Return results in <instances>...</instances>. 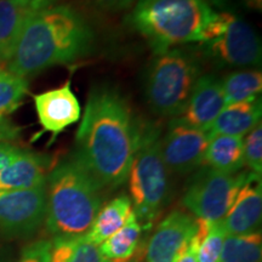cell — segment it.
Wrapping results in <instances>:
<instances>
[{
    "mask_svg": "<svg viewBox=\"0 0 262 262\" xmlns=\"http://www.w3.org/2000/svg\"><path fill=\"white\" fill-rule=\"evenodd\" d=\"M52 0H0V66L4 67L24 29L35 12L50 6ZM5 68V67H4Z\"/></svg>",
    "mask_w": 262,
    "mask_h": 262,
    "instance_id": "cell-15",
    "label": "cell"
},
{
    "mask_svg": "<svg viewBox=\"0 0 262 262\" xmlns=\"http://www.w3.org/2000/svg\"><path fill=\"white\" fill-rule=\"evenodd\" d=\"M101 8L107 10H123L129 8L134 0H94Z\"/></svg>",
    "mask_w": 262,
    "mask_h": 262,
    "instance_id": "cell-30",
    "label": "cell"
},
{
    "mask_svg": "<svg viewBox=\"0 0 262 262\" xmlns=\"http://www.w3.org/2000/svg\"><path fill=\"white\" fill-rule=\"evenodd\" d=\"M262 217L261 176L249 172L247 181L239 189L233 204L221 221L227 235L257 232Z\"/></svg>",
    "mask_w": 262,
    "mask_h": 262,
    "instance_id": "cell-13",
    "label": "cell"
},
{
    "mask_svg": "<svg viewBox=\"0 0 262 262\" xmlns=\"http://www.w3.org/2000/svg\"><path fill=\"white\" fill-rule=\"evenodd\" d=\"M216 14L205 0H137L130 19L159 54L176 45L202 42Z\"/></svg>",
    "mask_w": 262,
    "mask_h": 262,
    "instance_id": "cell-4",
    "label": "cell"
},
{
    "mask_svg": "<svg viewBox=\"0 0 262 262\" xmlns=\"http://www.w3.org/2000/svg\"><path fill=\"white\" fill-rule=\"evenodd\" d=\"M50 247V241L34 242L24 249L19 262H51Z\"/></svg>",
    "mask_w": 262,
    "mask_h": 262,
    "instance_id": "cell-27",
    "label": "cell"
},
{
    "mask_svg": "<svg viewBox=\"0 0 262 262\" xmlns=\"http://www.w3.org/2000/svg\"><path fill=\"white\" fill-rule=\"evenodd\" d=\"M210 136L198 127L171 120L165 135L160 137V153L170 172L187 175L204 164Z\"/></svg>",
    "mask_w": 262,
    "mask_h": 262,
    "instance_id": "cell-9",
    "label": "cell"
},
{
    "mask_svg": "<svg viewBox=\"0 0 262 262\" xmlns=\"http://www.w3.org/2000/svg\"><path fill=\"white\" fill-rule=\"evenodd\" d=\"M21 134V127L11 123L8 118H0V142H11Z\"/></svg>",
    "mask_w": 262,
    "mask_h": 262,
    "instance_id": "cell-28",
    "label": "cell"
},
{
    "mask_svg": "<svg viewBox=\"0 0 262 262\" xmlns=\"http://www.w3.org/2000/svg\"><path fill=\"white\" fill-rule=\"evenodd\" d=\"M21 149L10 142H0V172L15 158Z\"/></svg>",
    "mask_w": 262,
    "mask_h": 262,
    "instance_id": "cell-29",
    "label": "cell"
},
{
    "mask_svg": "<svg viewBox=\"0 0 262 262\" xmlns=\"http://www.w3.org/2000/svg\"><path fill=\"white\" fill-rule=\"evenodd\" d=\"M51 159L38 153L21 150L0 172V189H32L47 185Z\"/></svg>",
    "mask_w": 262,
    "mask_h": 262,
    "instance_id": "cell-16",
    "label": "cell"
},
{
    "mask_svg": "<svg viewBox=\"0 0 262 262\" xmlns=\"http://www.w3.org/2000/svg\"><path fill=\"white\" fill-rule=\"evenodd\" d=\"M50 247L51 262H112L101 254L98 245L83 235L55 237Z\"/></svg>",
    "mask_w": 262,
    "mask_h": 262,
    "instance_id": "cell-20",
    "label": "cell"
},
{
    "mask_svg": "<svg viewBox=\"0 0 262 262\" xmlns=\"http://www.w3.org/2000/svg\"><path fill=\"white\" fill-rule=\"evenodd\" d=\"M28 93V81L0 66V118L17 110Z\"/></svg>",
    "mask_w": 262,
    "mask_h": 262,
    "instance_id": "cell-25",
    "label": "cell"
},
{
    "mask_svg": "<svg viewBox=\"0 0 262 262\" xmlns=\"http://www.w3.org/2000/svg\"><path fill=\"white\" fill-rule=\"evenodd\" d=\"M244 4L248 9L255 10V11L262 10V0H244Z\"/></svg>",
    "mask_w": 262,
    "mask_h": 262,
    "instance_id": "cell-32",
    "label": "cell"
},
{
    "mask_svg": "<svg viewBox=\"0 0 262 262\" xmlns=\"http://www.w3.org/2000/svg\"><path fill=\"white\" fill-rule=\"evenodd\" d=\"M244 165L251 172L261 176L262 172V125L258 123L253 130L249 131L248 136L243 139Z\"/></svg>",
    "mask_w": 262,
    "mask_h": 262,
    "instance_id": "cell-26",
    "label": "cell"
},
{
    "mask_svg": "<svg viewBox=\"0 0 262 262\" xmlns=\"http://www.w3.org/2000/svg\"><path fill=\"white\" fill-rule=\"evenodd\" d=\"M225 104H233L260 97L262 75L260 71H242L228 74L221 80Z\"/></svg>",
    "mask_w": 262,
    "mask_h": 262,
    "instance_id": "cell-22",
    "label": "cell"
},
{
    "mask_svg": "<svg viewBox=\"0 0 262 262\" xmlns=\"http://www.w3.org/2000/svg\"><path fill=\"white\" fill-rule=\"evenodd\" d=\"M225 106L221 80L215 75H201L179 119L188 125L208 131Z\"/></svg>",
    "mask_w": 262,
    "mask_h": 262,
    "instance_id": "cell-14",
    "label": "cell"
},
{
    "mask_svg": "<svg viewBox=\"0 0 262 262\" xmlns=\"http://www.w3.org/2000/svg\"><path fill=\"white\" fill-rule=\"evenodd\" d=\"M205 54L222 67L261 64L262 48L256 32L243 18L229 12L216 15L202 42Z\"/></svg>",
    "mask_w": 262,
    "mask_h": 262,
    "instance_id": "cell-7",
    "label": "cell"
},
{
    "mask_svg": "<svg viewBox=\"0 0 262 262\" xmlns=\"http://www.w3.org/2000/svg\"><path fill=\"white\" fill-rule=\"evenodd\" d=\"M142 226L137 220L135 212L130 215L126 224L113 235L98 245L101 254L112 262H127L135 254L139 245Z\"/></svg>",
    "mask_w": 262,
    "mask_h": 262,
    "instance_id": "cell-21",
    "label": "cell"
},
{
    "mask_svg": "<svg viewBox=\"0 0 262 262\" xmlns=\"http://www.w3.org/2000/svg\"><path fill=\"white\" fill-rule=\"evenodd\" d=\"M199 77L201 64L192 52L172 48L156 54L145 77V95L150 110L160 117L179 118Z\"/></svg>",
    "mask_w": 262,
    "mask_h": 262,
    "instance_id": "cell-6",
    "label": "cell"
},
{
    "mask_svg": "<svg viewBox=\"0 0 262 262\" xmlns=\"http://www.w3.org/2000/svg\"><path fill=\"white\" fill-rule=\"evenodd\" d=\"M176 262H198V260H196V243L194 238L191 239L189 245L186 248V250L183 251L182 255Z\"/></svg>",
    "mask_w": 262,
    "mask_h": 262,
    "instance_id": "cell-31",
    "label": "cell"
},
{
    "mask_svg": "<svg viewBox=\"0 0 262 262\" xmlns=\"http://www.w3.org/2000/svg\"><path fill=\"white\" fill-rule=\"evenodd\" d=\"M227 237L221 222H209L196 219V232L194 241L196 243V260L198 262H220L222 247Z\"/></svg>",
    "mask_w": 262,
    "mask_h": 262,
    "instance_id": "cell-24",
    "label": "cell"
},
{
    "mask_svg": "<svg viewBox=\"0 0 262 262\" xmlns=\"http://www.w3.org/2000/svg\"><path fill=\"white\" fill-rule=\"evenodd\" d=\"M195 232V217L181 210L171 211L150 237L146 262H176Z\"/></svg>",
    "mask_w": 262,
    "mask_h": 262,
    "instance_id": "cell-11",
    "label": "cell"
},
{
    "mask_svg": "<svg viewBox=\"0 0 262 262\" xmlns=\"http://www.w3.org/2000/svg\"><path fill=\"white\" fill-rule=\"evenodd\" d=\"M262 238L260 232L227 235L222 247L220 262H261Z\"/></svg>",
    "mask_w": 262,
    "mask_h": 262,
    "instance_id": "cell-23",
    "label": "cell"
},
{
    "mask_svg": "<svg viewBox=\"0 0 262 262\" xmlns=\"http://www.w3.org/2000/svg\"><path fill=\"white\" fill-rule=\"evenodd\" d=\"M131 204L137 220L149 228L171 196L170 171L160 153V131L145 126L129 171Z\"/></svg>",
    "mask_w": 262,
    "mask_h": 262,
    "instance_id": "cell-5",
    "label": "cell"
},
{
    "mask_svg": "<svg viewBox=\"0 0 262 262\" xmlns=\"http://www.w3.org/2000/svg\"><path fill=\"white\" fill-rule=\"evenodd\" d=\"M133 211V204L129 196H117L100 209L90 229L84 234V237L90 243L100 245L126 224Z\"/></svg>",
    "mask_w": 262,
    "mask_h": 262,
    "instance_id": "cell-18",
    "label": "cell"
},
{
    "mask_svg": "<svg viewBox=\"0 0 262 262\" xmlns=\"http://www.w3.org/2000/svg\"><path fill=\"white\" fill-rule=\"evenodd\" d=\"M142 126L117 91L98 86L91 91L75 135L73 157L101 189L126 182Z\"/></svg>",
    "mask_w": 262,
    "mask_h": 262,
    "instance_id": "cell-1",
    "label": "cell"
},
{
    "mask_svg": "<svg viewBox=\"0 0 262 262\" xmlns=\"http://www.w3.org/2000/svg\"><path fill=\"white\" fill-rule=\"evenodd\" d=\"M204 163L209 168L225 173H238L244 166L243 137L212 135L205 152Z\"/></svg>",
    "mask_w": 262,
    "mask_h": 262,
    "instance_id": "cell-19",
    "label": "cell"
},
{
    "mask_svg": "<svg viewBox=\"0 0 262 262\" xmlns=\"http://www.w3.org/2000/svg\"><path fill=\"white\" fill-rule=\"evenodd\" d=\"M249 172L225 173L205 166L195 171L186 186L182 203L195 219L209 224L224 220Z\"/></svg>",
    "mask_w": 262,
    "mask_h": 262,
    "instance_id": "cell-8",
    "label": "cell"
},
{
    "mask_svg": "<svg viewBox=\"0 0 262 262\" xmlns=\"http://www.w3.org/2000/svg\"><path fill=\"white\" fill-rule=\"evenodd\" d=\"M261 123V98L243 101L225 106L209 127L208 135L241 136L251 131Z\"/></svg>",
    "mask_w": 262,
    "mask_h": 262,
    "instance_id": "cell-17",
    "label": "cell"
},
{
    "mask_svg": "<svg viewBox=\"0 0 262 262\" xmlns=\"http://www.w3.org/2000/svg\"><path fill=\"white\" fill-rule=\"evenodd\" d=\"M94 33L70 6H48L26 22L5 63L10 73L25 78L57 64H67L93 50Z\"/></svg>",
    "mask_w": 262,
    "mask_h": 262,
    "instance_id": "cell-2",
    "label": "cell"
},
{
    "mask_svg": "<svg viewBox=\"0 0 262 262\" xmlns=\"http://www.w3.org/2000/svg\"><path fill=\"white\" fill-rule=\"evenodd\" d=\"M47 215V185L32 189H0V229L10 234L34 232Z\"/></svg>",
    "mask_w": 262,
    "mask_h": 262,
    "instance_id": "cell-10",
    "label": "cell"
},
{
    "mask_svg": "<svg viewBox=\"0 0 262 262\" xmlns=\"http://www.w3.org/2000/svg\"><path fill=\"white\" fill-rule=\"evenodd\" d=\"M33 100L37 110L39 124L44 133L51 134V141L55 140V137L66 127L80 119V103L72 91L70 80L57 89L34 95Z\"/></svg>",
    "mask_w": 262,
    "mask_h": 262,
    "instance_id": "cell-12",
    "label": "cell"
},
{
    "mask_svg": "<svg viewBox=\"0 0 262 262\" xmlns=\"http://www.w3.org/2000/svg\"><path fill=\"white\" fill-rule=\"evenodd\" d=\"M47 227L55 237L83 235L101 209L100 186L74 158L58 163L47 179Z\"/></svg>",
    "mask_w": 262,
    "mask_h": 262,
    "instance_id": "cell-3",
    "label": "cell"
}]
</instances>
